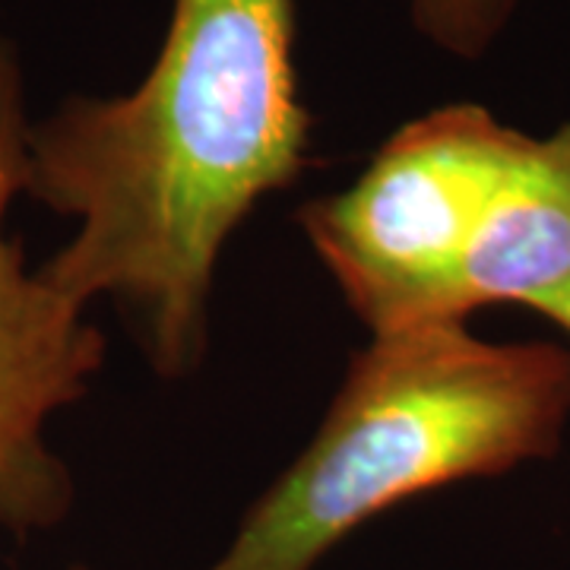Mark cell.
<instances>
[{"label": "cell", "mask_w": 570, "mask_h": 570, "mask_svg": "<svg viewBox=\"0 0 570 570\" xmlns=\"http://www.w3.org/2000/svg\"><path fill=\"white\" fill-rule=\"evenodd\" d=\"M295 0H171L127 96H70L29 124L22 194L77 219L39 273L70 302L115 298L168 381L204 362L225 242L307 165Z\"/></svg>", "instance_id": "cell-1"}, {"label": "cell", "mask_w": 570, "mask_h": 570, "mask_svg": "<svg viewBox=\"0 0 570 570\" xmlns=\"http://www.w3.org/2000/svg\"><path fill=\"white\" fill-rule=\"evenodd\" d=\"M542 317H549L551 324H558L561 330H568L570 333V288L549 307V311H546V314H542Z\"/></svg>", "instance_id": "cell-6"}, {"label": "cell", "mask_w": 570, "mask_h": 570, "mask_svg": "<svg viewBox=\"0 0 570 570\" xmlns=\"http://www.w3.org/2000/svg\"><path fill=\"white\" fill-rule=\"evenodd\" d=\"M472 102L390 134L346 190L311 200L298 225L371 336L466 324V269L535 149Z\"/></svg>", "instance_id": "cell-3"}, {"label": "cell", "mask_w": 570, "mask_h": 570, "mask_svg": "<svg viewBox=\"0 0 570 570\" xmlns=\"http://www.w3.org/2000/svg\"><path fill=\"white\" fill-rule=\"evenodd\" d=\"M67 570H92V568H89V564H70Z\"/></svg>", "instance_id": "cell-7"}, {"label": "cell", "mask_w": 570, "mask_h": 570, "mask_svg": "<svg viewBox=\"0 0 570 570\" xmlns=\"http://www.w3.org/2000/svg\"><path fill=\"white\" fill-rule=\"evenodd\" d=\"M570 422V352L466 324L371 336L324 422L204 570H317L415 494L549 460Z\"/></svg>", "instance_id": "cell-2"}, {"label": "cell", "mask_w": 570, "mask_h": 570, "mask_svg": "<svg viewBox=\"0 0 570 570\" xmlns=\"http://www.w3.org/2000/svg\"><path fill=\"white\" fill-rule=\"evenodd\" d=\"M26 80L17 45L0 32V530H55L73 508V475L45 431L80 403L105 362V336L86 307L32 273L7 235L26 184Z\"/></svg>", "instance_id": "cell-4"}, {"label": "cell", "mask_w": 570, "mask_h": 570, "mask_svg": "<svg viewBox=\"0 0 570 570\" xmlns=\"http://www.w3.org/2000/svg\"><path fill=\"white\" fill-rule=\"evenodd\" d=\"M419 36L460 61L485 58L523 0H406Z\"/></svg>", "instance_id": "cell-5"}]
</instances>
